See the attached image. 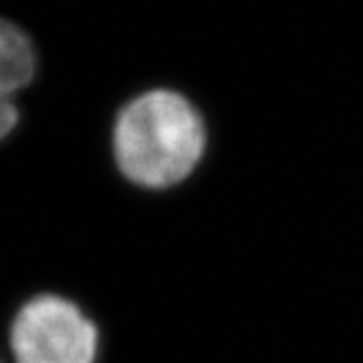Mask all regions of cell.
I'll list each match as a JSON object with an SVG mask.
<instances>
[{"label": "cell", "mask_w": 363, "mask_h": 363, "mask_svg": "<svg viewBox=\"0 0 363 363\" xmlns=\"http://www.w3.org/2000/svg\"><path fill=\"white\" fill-rule=\"evenodd\" d=\"M206 147L202 117L182 95L152 91L117 117L113 154L117 168L135 186L162 190L186 180Z\"/></svg>", "instance_id": "obj_1"}, {"label": "cell", "mask_w": 363, "mask_h": 363, "mask_svg": "<svg viewBox=\"0 0 363 363\" xmlns=\"http://www.w3.org/2000/svg\"><path fill=\"white\" fill-rule=\"evenodd\" d=\"M9 345L14 363H95L99 331L77 303L43 293L16 311Z\"/></svg>", "instance_id": "obj_2"}, {"label": "cell", "mask_w": 363, "mask_h": 363, "mask_svg": "<svg viewBox=\"0 0 363 363\" xmlns=\"http://www.w3.org/2000/svg\"><path fill=\"white\" fill-rule=\"evenodd\" d=\"M37 69L33 43L11 21L0 18V95L13 97L26 87Z\"/></svg>", "instance_id": "obj_3"}, {"label": "cell", "mask_w": 363, "mask_h": 363, "mask_svg": "<svg viewBox=\"0 0 363 363\" xmlns=\"http://www.w3.org/2000/svg\"><path fill=\"white\" fill-rule=\"evenodd\" d=\"M18 121V111L13 104V97L0 95V140H4L14 130Z\"/></svg>", "instance_id": "obj_4"}]
</instances>
